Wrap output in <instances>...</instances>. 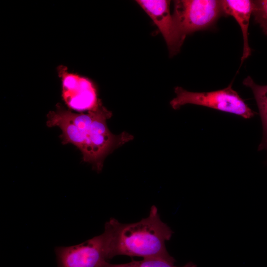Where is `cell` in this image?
Returning a JSON list of instances; mask_svg holds the SVG:
<instances>
[{
	"instance_id": "2",
	"label": "cell",
	"mask_w": 267,
	"mask_h": 267,
	"mask_svg": "<svg viewBox=\"0 0 267 267\" xmlns=\"http://www.w3.org/2000/svg\"><path fill=\"white\" fill-rule=\"evenodd\" d=\"M104 230L109 237L112 258L126 255L175 262L166 247L173 231L162 221L155 205L151 206L146 218L136 222L123 223L111 218L105 223Z\"/></svg>"
},
{
	"instance_id": "1",
	"label": "cell",
	"mask_w": 267,
	"mask_h": 267,
	"mask_svg": "<svg viewBox=\"0 0 267 267\" xmlns=\"http://www.w3.org/2000/svg\"><path fill=\"white\" fill-rule=\"evenodd\" d=\"M111 116L112 112L102 103L86 114L73 112L58 103L55 110L47 114L46 126L58 127L62 143L75 146L81 152L83 160L100 173L106 156L134 139L127 132L116 135L110 131L107 120Z\"/></svg>"
},
{
	"instance_id": "5",
	"label": "cell",
	"mask_w": 267,
	"mask_h": 267,
	"mask_svg": "<svg viewBox=\"0 0 267 267\" xmlns=\"http://www.w3.org/2000/svg\"><path fill=\"white\" fill-rule=\"evenodd\" d=\"M57 267H102L111 259L107 232L78 245L55 247Z\"/></svg>"
},
{
	"instance_id": "3",
	"label": "cell",
	"mask_w": 267,
	"mask_h": 267,
	"mask_svg": "<svg viewBox=\"0 0 267 267\" xmlns=\"http://www.w3.org/2000/svg\"><path fill=\"white\" fill-rule=\"evenodd\" d=\"M232 83L223 89L210 92H191L177 87L175 88L176 96L170 104L175 110L184 105L192 104L235 114L246 119L253 117L256 112L232 88Z\"/></svg>"
},
{
	"instance_id": "9",
	"label": "cell",
	"mask_w": 267,
	"mask_h": 267,
	"mask_svg": "<svg viewBox=\"0 0 267 267\" xmlns=\"http://www.w3.org/2000/svg\"><path fill=\"white\" fill-rule=\"evenodd\" d=\"M243 84L252 90L262 121L263 137L258 150H267V85L257 84L250 76L243 80Z\"/></svg>"
},
{
	"instance_id": "7",
	"label": "cell",
	"mask_w": 267,
	"mask_h": 267,
	"mask_svg": "<svg viewBox=\"0 0 267 267\" xmlns=\"http://www.w3.org/2000/svg\"><path fill=\"white\" fill-rule=\"evenodd\" d=\"M158 27L167 44L171 56L177 54L185 38L181 34L170 11V0H137Z\"/></svg>"
},
{
	"instance_id": "10",
	"label": "cell",
	"mask_w": 267,
	"mask_h": 267,
	"mask_svg": "<svg viewBox=\"0 0 267 267\" xmlns=\"http://www.w3.org/2000/svg\"><path fill=\"white\" fill-rule=\"evenodd\" d=\"M175 262L168 261L162 258H145L140 261H132L131 262L121 264H112L108 262H105L102 267H179L174 265ZM192 262H189L184 266L180 267H196Z\"/></svg>"
},
{
	"instance_id": "11",
	"label": "cell",
	"mask_w": 267,
	"mask_h": 267,
	"mask_svg": "<svg viewBox=\"0 0 267 267\" xmlns=\"http://www.w3.org/2000/svg\"><path fill=\"white\" fill-rule=\"evenodd\" d=\"M252 14L255 22L261 28L265 35L267 36V0H253Z\"/></svg>"
},
{
	"instance_id": "6",
	"label": "cell",
	"mask_w": 267,
	"mask_h": 267,
	"mask_svg": "<svg viewBox=\"0 0 267 267\" xmlns=\"http://www.w3.org/2000/svg\"><path fill=\"white\" fill-rule=\"evenodd\" d=\"M57 72L62 82V97L69 109L78 112L95 110L102 103L96 89L88 78L70 73L60 65Z\"/></svg>"
},
{
	"instance_id": "8",
	"label": "cell",
	"mask_w": 267,
	"mask_h": 267,
	"mask_svg": "<svg viewBox=\"0 0 267 267\" xmlns=\"http://www.w3.org/2000/svg\"><path fill=\"white\" fill-rule=\"evenodd\" d=\"M224 15L231 16L239 25L243 38V50L241 63L251 53L248 41L249 21L253 10V1L250 0H221Z\"/></svg>"
},
{
	"instance_id": "4",
	"label": "cell",
	"mask_w": 267,
	"mask_h": 267,
	"mask_svg": "<svg viewBox=\"0 0 267 267\" xmlns=\"http://www.w3.org/2000/svg\"><path fill=\"white\" fill-rule=\"evenodd\" d=\"M224 15L221 0H178L174 1L175 23L181 34L208 29Z\"/></svg>"
}]
</instances>
